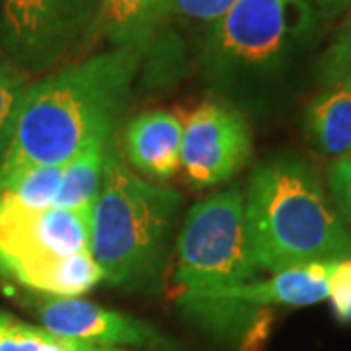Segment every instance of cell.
Here are the masks:
<instances>
[{
    "label": "cell",
    "mask_w": 351,
    "mask_h": 351,
    "mask_svg": "<svg viewBox=\"0 0 351 351\" xmlns=\"http://www.w3.org/2000/svg\"><path fill=\"white\" fill-rule=\"evenodd\" d=\"M250 156V125L228 101L205 100L184 123L180 170L189 188L209 189L225 184Z\"/></svg>",
    "instance_id": "cell-9"
},
{
    "label": "cell",
    "mask_w": 351,
    "mask_h": 351,
    "mask_svg": "<svg viewBox=\"0 0 351 351\" xmlns=\"http://www.w3.org/2000/svg\"><path fill=\"white\" fill-rule=\"evenodd\" d=\"M184 121L172 112L152 110L135 115L125 127L123 152L145 180L164 184L180 170Z\"/></svg>",
    "instance_id": "cell-10"
},
{
    "label": "cell",
    "mask_w": 351,
    "mask_h": 351,
    "mask_svg": "<svg viewBox=\"0 0 351 351\" xmlns=\"http://www.w3.org/2000/svg\"><path fill=\"white\" fill-rule=\"evenodd\" d=\"M16 299L36 324L64 338L131 351H180V343L151 322L82 297H49L20 289Z\"/></svg>",
    "instance_id": "cell-8"
},
{
    "label": "cell",
    "mask_w": 351,
    "mask_h": 351,
    "mask_svg": "<svg viewBox=\"0 0 351 351\" xmlns=\"http://www.w3.org/2000/svg\"><path fill=\"white\" fill-rule=\"evenodd\" d=\"M182 201L180 191L131 170L113 138L90 213V256L104 281L141 291L160 283Z\"/></svg>",
    "instance_id": "cell-3"
},
{
    "label": "cell",
    "mask_w": 351,
    "mask_h": 351,
    "mask_svg": "<svg viewBox=\"0 0 351 351\" xmlns=\"http://www.w3.org/2000/svg\"><path fill=\"white\" fill-rule=\"evenodd\" d=\"M320 20H336L351 10V0H306Z\"/></svg>",
    "instance_id": "cell-20"
},
{
    "label": "cell",
    "mask_w": 351,
    "mask_h": 351,
    "mask_svg": "<svg viewBox=\"0 0 351 351\" xmlns=\"http://www.w3.org/2000/svg\"><path fill=\"white\" fill-rule=\"evenodd\" d=\"M0 351H131L92 346L53 334L39 324L0 311Z\"/></svg>",
    "instance_id": "cell-14"
},
{
    "label": "cell",
    "mask_w": 351,
    "mask_h": 351,
    "mask_svg": "<svg viewBox=\"0 0 351 351\" xmlns=\"http://www.w3.org/2000/svg\"><path fill=\"white\" fill-rule=\"evenodd\" d=\"M304 133L328 156L351 152V78L324 88L304 110Z\"/></svg>",
    "instance_id": "cell-11"
},
{
    "label": "cell",
    "mask_w": 351,
    "mask_h": 351,
    "mask_svg": "<svg viewBox=\"0 0 351 351\" xmlns=\"http://www.w3.org/2000/svg\"><path fill=\"white\" fill-rule=\"evenodd\" d=\"M90 213L29 209L0 193V277L49 297H82L104 281L90 256Z\"/></svg>",
    "instance_id": "cell-5"
},
{
    "label": "cell",
    "mask_w": 351,
    "mask_h": 351,
    "mask_svg": "<svg viewBox=\"0 0 351 351\" xmlns=\"http://www.w3.org/2000/svg\"><path fill=\"white\" fill-rule=\"evenodd\" d=\"M351 78V18L339 27L338 36L316 63V80L328 88Z\"/></svg>",
    "instance_id": "cell-17"
},
{
    "label": "cell",
    "mask_w": 351,
    "mask_h": 351,
    "mask_svg": "<svg viewBox=\"0 0 351 351\" xmlns=\"http://www.w3.org/2000/svg\"><path fill=\"white\" fill-rule=\"evenodd\" d=\"M252 260L244 191L230 188L195 203L176 240V304L207 330L221 301L234 289L258 281Z\"/></svg>",
    "instance_id": "cell-6"
},
{
    "label": "cell",
    "mask_w": 351,
    "mask_h": 351,
    "mask_svg": "<svg viewBox=\"0 0 351 351\" xmlns=\"http://www.w3.org/2000/svg\"><path fill=\"white\" fill-rule=\"evenodd\" d=\"M63 180V166H24L0 172V193L29 209L53 207Z\"/></svg>",
    "instance_id": "cell-15"
},
{
    "label": "cell",
    "mask_w": 351,
    "mask_h": 351,
    "mask_svg": "<svg viewBox=\"0 0 351 351\" xmlns=\"http://www.w3.org/2000/svg\"><path fill=\"white\" fill-rule=\"evenodd\" d=\"M141 63L143 51L110 47L29 80L0 172L64 166L90 138L115 129Z\"/></svg>",
    "instance_id": "cell-1"
},
{
    "label": "cell",
    "mask_w": 351,
    "mask_h": 351,
    "mask_svg": "<svg viewBox=\"0 0 351 351\" xmlns=\"http://www.w3.org/2000/svg\"><path fill=\"white\" fill-rule=\"evenodd\" d=\"M244 223L252 260L269 274L351 258V228L332 205L320 174L293 154L254 170L244 191Z\"/></svg>",
    "instance_id": "cell-2"
},
{
    "label": "cell",
    "mask_w": 351,
    "mask_h": 351,
    "mask_svg": "<svg viewBox=\"0 0 351 351\" xmlns=\"http://www.w3.org/2000/svg\"><path fill=\"white\" fill-rule=\"evenodd\" d=\"M27 84H29V78L22 75L0 53V160L10 145L20 104H22Z\"/></svg>",
    "instance_id": "cell-16"
},
{
    "label": "cell",
    "mask_w": 351,
    "mask_h": 351,
    "mask_svg": "<svg viewBox=\"0 0 351 351\" xmlns=\"http://www.w3.org/2000/svg\"><path fill=\"white\" fill-rule=\"evenodd\" d=\"M328 195L341 221L351 228V152L338 156L326 170Z\"/></svg>",
    "instance_id": "cell-19"
},
{
    "label": "cell",
    "mask_w": 351,
    "mask_h": 351,
    "mask_svg": "<svg viewBox=\"0 0 351 351\" xmlns=\"http://www.w3.org/2000/svg\"><path fill=\"white\" fill-rule=\"evenodd\" d=\"M100 24L101 0H0V53L39 78L86 57Z\"/></svg>",
    "instance_id": "cell-7"
},
{
    "label": "cell",
    "mask_w": 351,
    "mask_h": 351,
    "mask_svg": "<svg viewBox=\"0 0 351 351\" xmlns=\"http://www.w3.org/2000/svg\"><path fill=\"white\" fill-rule=\"evenodd\" d=\"M168 20H184L201 25V29L213 25L225 16L237 0H164Z\"/></svg>",
    "instance_id": "cell-18"
},
{
    "label": "cell",
    "mask_w": 351,
    "mask_h": 351,
    "mask_svg": "<svg viewBox=\"0 0 351 351\" xmlns=\"http://www.w3.org/2000/svg\"><path fill=\"white\" fill-rule=\"evenodd\" d=\"M166 20L164 0H101L100 39L145 55Z\"/></svg>",
    "instance_id": "cell-12"
},
{
    "label": "cell",
    "mask_w": 351,
    "mask_h": 351,
    "mask_svg": "<svg viewBox=\"0 0 351 351\" xmlns=\"http://www.w3.org/2000/svg\"><path fill=\"white\" fill-rule=\"evenodd\" d=\"M320 24L306 0H237L201 29L197 69L219 92H242L277 75L314 38Z\"/></svg>",
    "instance_id": "cell-4"
},
{
    "label": "cell",
    "mask_w": 351,
    "mask_h": 351,
    "mask_svg": "<svg viewBox=\"0 0 351 351\" xmlns=\"http://www.w3.org/2000/svg\"><path fill=\"white\" fill-rule=\"evenodd\" d=\"M113 133L115 129L98 133L64 164L61 189L53 207L92 211L104 182L106 160L113 141Z\"/></svg>",
    "instance_id": "cell-13"
}]
</instances>
